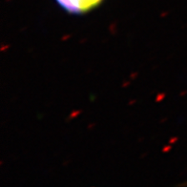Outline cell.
<instances>
[{
	"mask_svg": "<svg viewBox=\"0 0 187 187\" xmlns=\"http://www.w3.org/2000/svg\"><path fill=\"white\" fill-rule=\"evenodd\" d=\"M65 12L71 14H84L98 8L103 0H54Z\"/></svg>",
	"mask_w": 187,
	"mask_h": 187,
	"instance_id": "1",
	"label": "cell"
}]
</instances>
